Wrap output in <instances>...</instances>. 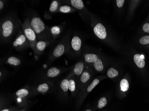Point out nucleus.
Here are the masks:
<instances>
[{"mask_svg":"<svg viewBox=\"0 0 149 111\" xmlns=\"http://www.w3.org/2000/svg\"><path fill=\"white\" fill-rule=\"evenodd\" d=\"M22 24L15 12H8L2 16L0 25L1 44L11 42L19 31L22 29Z\"/></svg>","mask_w":149,"mask_h":111,"instance_id":"1","label":"nucleus"},{"mask_svg":"<svg viewBox=\"0 0 149 111\" xmlns=\"http://www.w3.org/2000/svg\"><path fill=\"white\" fill-rule=\"evenodd\" d=\"M31 26L35 32L38 40H53L49 27L46 25L37 14L30 12L29 16Z\"/></svg>","mask_w":149,"mask_h":111,"instance_id":"2","label":"nucleus"},{"mask_svg":"<svg viewBox=\"0 0 149 111\" xmlns=\"http://www.w3.org/2000/svg\"><path fill=\"white\" fill-rule=\"evenodd\" d=\"M22 29L29 41L30 48L34 52L35 46L37 42V38L35 32L31 26L29 17H27L24 19V21L22 23Z\"/></svg>","mask_w":149,"mask_h":111,"instance_id":"3","label":"nucleus"},{"mask_svg":"<svg viewBox=\"0 0 149 111\" xmlns=\"http://www.w3.org/2000/svg\"><path fill=\"white\" fill-rule=\"evenodd\" d=\"M12 46L17 51H22L30 48L29 41L23 33L22 29L19 31L16 36Z\"/></svg>","mask_w":149,"mask_h":111,"instance_id":"4","label":"nucleus"},{"mask_svg":"<svg viewBox=\"0 0 149 111\" xmlns=\"http://www.w3.org/2000/svg\"><path fill=\"white\" fill-rule=\"evenodd\" d=\"M68 44L64 39L61 40L60 42L55 47L51 53V59H57L63 55L66 51Z\"/></svg>","mask_w":149,"mask_h":111,"instance_id":"5","label":"nucleus"},{"mask_svg":"<svg viewBox=\"0 0 149 111\" xmlns=\"http://www.w3.org/2000/svg\"><path fill=\"white\" fill-rule=\"evenodd\" d=\"M51 41L49 40H38L34 51V55L37 57L41 55L46 47L51 44Z\"/></svg>","mask_w":149,"mask_h":111,"instance_id":"6","label":"nucleus"},{"mask_svg":"<svg viewBox=\"0 0 149 111\" xmlns=\"http://www.w3.org/2000/svg\"><path fill=\"white\" fill-rule=\"evenodd\" d=\"M93 32L97 37L102 40L105 39L107 37V33L105 27L101 23H98L93 28Z\"/></svg>","mask_w":149,"mask_h":111,"instance_id":"7","label":"nucleus"},{"mask_svg":"<svg viewBox=\"0 0 149 111\" xmlns=\"http://www.w3.org/2000/svg\"><path fill=\"white\" fill-rule=\"evenodd\" d=\"M81 40L78 36H74L72 38L71 46L74 51H79L81 48Z\"/></svg>","mask_w":149,"mask_h":111,"instance_id":"8","label":"nucleus"},{"mask_svg":"<svg viewBox=\"0 0 149 111\" xmlns=\"http://www.w3.org/2000/svg\"><path fill=\"white\" fill-rule=\"evenodd\" d=\"M60 2L57 0H54L51 2L49 7L50 12L51 13L58 12L59 8L60 6Z\"/></svg>","mask_w":149,"mask_h":111,"instance_id":"9","label":"nucleus"},{"mask_svg":"<svg viewBox=\"0 0 149 111\" xmlns=\"http://www.w3.org/2000/svg\"><path fill=\"white\" fill-rule=\"evenodd\" d=\"M134 62L139 68H143L145 65V62L144 59L141 58L139 54H136L134 56Z\"/></svg>","mask_w":149,"mask_h":111,"instance_id":"10","label":"nucleus"},{"mask_svg":"<svg viewBox=\"0 0 149 111\" xmlns=\"http://www.w3.org/2000/svg\"><path fill=\"white\" fill-rule=\"evenodd\" d=\"M61 28L59 26H54L50 29L51 35L53 39H55L61 33Z\"/></svg>","mask_w":149,"mask_h":111,"instance_id":"11","label":"nucleus"},{"mask_svg":"<svg viewBox=\"0 0 149 111\" xmlns=\"http://www.w3.org/2000/svg\"><path fill=\"white\" fill-rule=\"evenodd\" d=\"M60 70L58 68L52 67L50 68L47 72V76L49 77H54L60 74Z\"/></svg>","mask_w":149,"mask_h":111,"instance_id":"12","label":"nucleus"},{"mask_svg":"<svg viewBox=\"0 0 149 111\" xmlns=\"http://www.w3.org/2000/svg\"><path fill=\"white\" fill-rule=\"evenodd\" d=\"M98 58L97 54L93 53H87L85 56V61L88 63H94Z\"/></svg>","mask_w":149,"mask_h":111,"instance_id":"13","label":"nucleus"},{"mask_svg":"<svg viewBox=\"0 0 149 111\" xmlns=\"http://www.w3.org/2000/svg\"><path fill=\"white\" fill-rule=\"evenodd\" d=\"M70 2L73 7L79 10H81L84 7V4L81 0H71Z\"/></svg>","mask_w":149,"mask_h":111,"instance_id":"14","label":"nucleus"},{"mask_svg":"<svg viewBox=\"0 0 149 111\" xmlns=\"http://www.w3.org/2000/svg\"><path fill=\"white\" fill-rule=\"evenodd\" d=\"M7 62L10 65L18 66L20 64L21 61L18 58L14 56H11L7 59Z\"/></svg>","mask_w":149,"mask_h":111,"instance_id":"15","label":"nucleus"},{"mask_svg":"<svg viewBox=\"0 0 149 111\" xmlns=\"http://www.w3.org/2000/svg\"><path fill=\"white\" fill-rule=\"evenodd\" d=\"M84 67L83 63L82 62H78L76 64L74 69V72L76 75H80L83 72Z\"/></svg>","mask_w":149,"mask_h":111,"instance_id":"16","label":"nucleus"},{"mask_svg":"<svg viewBox=\"0 0 149 111\" xmlns=\"http://www.w3.org/2000/svg\"><path fill=\"white\" fill-rule=\"evenodd\" d=\"M94 65L95 69L99 72L102 71L104 69V66L102 64L101 60L99 58H98L97 61L94 62Z\"/></svg>","mask_w":149,"mask_h":111,"instance_id":"17","label":"nucleus"},{"mask_svg":"<svg viewBox=\"0 0 149 111\" xmlns=\"http://www.w3.org/2000/svg\"><path fill=\"white\" fill-rule=\"evenodd\" d=\"M71 7L67 5H61L59 8L58 12L63 13V14H67L69 13L71 11Z\"/></svg>","mask_w":149,"mask_h":111,"instance_id":"18","label":"nucleus"},{"mask_svg":"<svg viewBox=\"0 0 149 111\" xmlns=\"http://www.w3.org/2000/svg\"><path fill=\"white\" fill-rule=\"evenodd\" d=\"M60 87L64 92H67L69 89V81L67 79L63 80L61 82Z\"/></svg>","mask_w":149,"mask_h":111,"instance_id":"19","label":"nucleus"},{"mask_svg":"<svg viewBox=\"0 0 149 111\" xmlns=\"http://www.w3.org/2000/svg\"><path fill=\"white\" fill-rule=\"evenodd\" d=\"M16 94L18 97H24L29 94V91H28L27 89L25 88L20 89L17 91L16 93Z\"/></svg>","mask_w":149,"mask_h":111,"instance_id":"20","label":"nucleus"},{"mask_svg":"<svg viewBox=\"0 0 149 111\" xmlns=\"http://www.w3.org/2000/svg\"><path fill=\"white\" fill-rule=\"evenodd\" d=\"M90 74L89 72L86 71H85L82 73L81 76L80 77V81L83 83H86L90 79Z\"/></svg>","mask_w":149,"mask_h":111,"instance_id":"21","label":"nucleus"},{"mask_svg":"<svg viewBox=\"0 0 149 111\" xmlns=\"http://www.w3.org/2000/svg\"><path fill=\"white\" fill-rule=\"evenodd\" d=\"M120 87L121 90L123 92H125L128 90L129 84L127 80L124 79L120 81Z\"/></svg>","mask_w":149,"mask_h":111,"instance_id":"22","label":"nucleus"},{"mask_svg":"<svg viewBox=\"0 0 149 111\" xmlns=\"http://www.w3.org/2000/svg\"><path fill=\"white\" fill-rule=\"evenodd\" d=\"M49 87L46 83H43L42 84H40L38 86L37 90L39 92L43 93H46L48 90H49Z\"/></svg>","mask_w":149,"mask_h":111,"instance_id":"23","label":"nucleus"},{"mask_svg":"<svg viewBox=\"0 0 149 111\" xmlns=\"http://www.w3.org/2000/svg\"><path fill=\"white\" fill-rule=\"evenodd\" d=\"M118 72L117 70L114 69V68H110L107 72V75L109 77L114 78L118 76Z\"/></svg>","mask_w":149,"mask_h":111,"instance_id":"24","label":"nucleus"},{"mask_svg":"<svg viewBox=\"0 0 149 111\" xmlns=\"http://www.w3.org/2000/svg\"><path fill=\"white\" fill-rule=\"evenodd\" d=\"M99 83V80L98 79H95L94 80L91 84L88 86V87L87 88V91L88 92H91L92 90V89L96 86H97Z\"/></svg>","mask_w":149,"mask_h":111,"instance_id":"25","label":"nucleus"},{"mask_svg":"<svg viewBox=\"0 0 149 111\" xmlns=\"http://www.w3.org/2000/svg\"><path fill=\"white\" fill-rule=\"evenodd\" d=\"M107 104V100L106 98L105 97H102L100 99L99 101L98 104V107L99 108H103Z\"/></svg>","mask_w":149,"mask_h":111,"instance_id":"26","label":"nucleus"},{"mask_svg":"<svg viewBox=\"0 0 149 111\" xmlns=\"http://www.w3.org/2000/svg\"><path fill=\"white\" fill-rule=\"evenodd\" d=\"M140 43L142 45L149 44V36H145L142 37L140 40Z\"/></svg>","mask_w":149,"mask_h":111,"instance_id":"27","label":"nucleus"},{"mask_svg":"<svg viewBox=\"0 0 149 111\" xmlns=\"http://www.w3.org/2000/svg\"><path fill=\"white\" fill-rule=\"evenodd\" d=\"M69 89L71 92H74L76 90V83L73 80L69 81Z\"/></svg>","mask_w":149,"mask_h":111,"instance_id":"28","label":"nucleus"},{"mask_svg":"<svg viewBox=\"0 0 149 111\" xmlns=\"http://www.w3.org/2000/svg\"><path fill=\"white\" fill-rule=\"evenodd\" d=\"M143 29L145 32L149 33V23H146L143 26Z\"/></svg>","mask_w":149,"mask_h":111,"instance_id":"29","label":"nucleus"},{"mask_svg":"<svg viewBox=\"0 0 149 111\" xmlns=\"http://www.w3.org/2000/svg\"><path fill=\"white\" fill-rule=\"evenodd\" d=\"M116 2H117V6L119 8H120L123 5L125 1L124 0H117Z\"/></svg>","mask_w":149,"mask_h":111,"instance_id":"30","label":"nucleus"},{"mask_svg":"<svg viewBox=\"0 0 149 111\" xmlns=\"http://www.w3.org/2000/svg\"><path fill=\"white\" fill-rule=\"evenodd\" d=\"M5 7V2L2 0L0 1V10L2 11L3 9Z\"/></svg>","mask_w":149,"mask_h":111,"instance_id":"31","label":"nucleus"},{"mask_svg":"<svg viewBox=\"0 0 149 111\" xmlns=\"http://www.w3.org/2000/svg\"><path fill=\"white\" fill-rule=\"evenodd\" d=\"M140 57H141V58H142V59H144V56L143 55H140Z\"/></svg>","mask_w":149,"mask_h":111,"instance_id":"32","label":"nucleus"},{"mask_svg":"<svg viewBox=\"0 0 149 111\" xmlns=\"http://www.w3.org/2000/svg\"><path fill=\"white\" fill-rule=\"evenodd\" d=\"M2 111H8V109H4L3 110H2Z\"/></svg>","mask_w":149,"mask_h":111,"instance_id":"33","label":"nucleus"},{"mask_svg":"<svg viewBox=\"0 0 149 111\" xmlns=\"http://www.w3.org/2000/svg\"><path fill=\"white\" fill-rule=\"evenodd\" d=\"M86 111H91V110H90L89 109H88V110H86Z\"/></svg>","mask_w":149,"mask_h":111,"instance_id":"34","label":"nucleus"}]
</instances>
